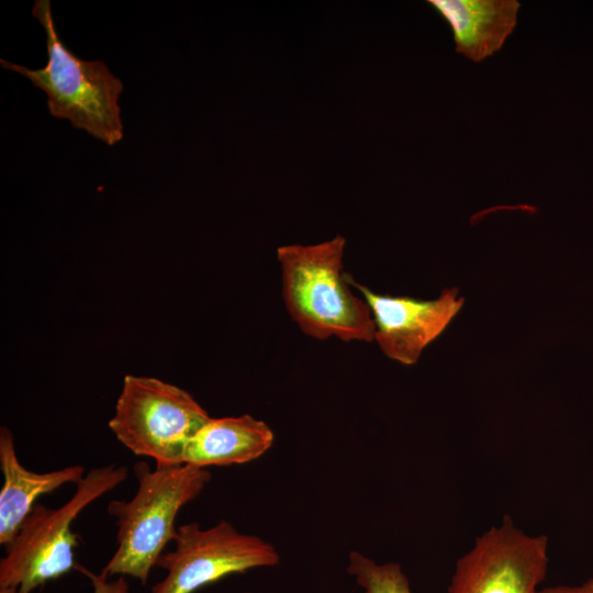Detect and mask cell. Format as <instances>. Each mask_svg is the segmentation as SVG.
Masks as SVG:
<instances>
[{
  "label": "cell",
  "mask_w": 593,
  "mask_h": 593,
  "mask_svg": "<svg viewBox=\"0 0 593 593\" xmlns=\"http://www.w3.org/2000/svg\"><path fill=\"white\" fill-rule=\"evenodd\" d=\"M547 567L548 537L527 535L505 516L457 560L447 593H538Z\"/></svg>",
  "instance_id": "52a82bcc"
},
{
  "label": "cell",
  "mask_w": 593,
  "mask_h": 593,
  "mask_svg": "<svg viewBox=\"0 0 593 593\" xmlns=\"http://www.w3.org/2000/svg\"><path fill=\"white\" fill-rule=\"evenodd\" d=\"M450 25L455 49L480 63L504 45L517 25V0H429Z\"/></svg>",
  "instance_id": "9c48e42d"
},
{
  "label": "cell",
  "mask_w": 593,
  "mask_h": 593,
  "mask_svg": "<svg viewBox=\"0 0 593 593\" xmlns=\"http://www.w3.org/2000/svg\"><path fill=\"white\" fill-rule=\"evenodd\" d=\"M128 475L124 466L109 463L90 470L61 506L36 503L0 560V588L31 593L46 582L76 570L77 534L71 525L92 502L121 484Z\"/></svg>",
  "instance_id": "277c9868"
},
{
  "label": "cell",
  "mask_w": 593,
  "mask_h": 593,
  "mask_svg": "<svg viewBox=\"0 0 593 593\" xmlns=\"http://www.w3.org/2000/svg\"><path fill=\"white\" fill-rule=\"evenodd\" d=\"M346 239L277 249L286 307L310 337L371 342L376 325L365 299L355 295L343 271Z\"/></svg>",
  "instance_id": "7a4b0ae2"
},
{
  "label": "cell",
  "mask_w": 593,
  "mask_h": 593,
  "mask_svg": "<svg viewBox=\"0 0 593 593\" xmlns=\"http://www.w3.org/2000/svg\"><path fill=\"white\" fill-rule=\"evenodd\" d=\"M0 593H18L15 588H0Z\"/></svg>",
  "instance_id": "9a60e30c"
},
{
  "label": "cell",
  "mask_w": 593,
  "mask_h": 593,
  "mask_svg": "<svg viewBox=\"0 0 593 593\" xmlns=\"http://www.w3.org/2000/svg\"><path fill=\"white\" fill-rule=\"evenodd\" d=\"M246 593H251V592H246Z\"/></svg>",
  "instance_id": "2e32d148"
},
{
  "label": "cell",
  "mask_w": 593,
  "mask_h": 593,
  "mask_svg": "<svg viewBox=\"0 0 593 593\" xmlns=\"http://www.w3.org/2000/svg\"><path fill=\"white\" fill-rule=\"evenodd\" d=\"M76 570L85 574L91 582L92 593H130V584L125 580V577H119L118 579H110L102 571L97 574L92 573L88 569L77 566Z\"/></svg>",
  "instance_id": "4fadbf2b"
},
{
  "label": "cell",
  "mask_w": 593,
  "mask_h": 593,
  "mask_svg": "<svg viewBox=\"0 0 593 593\" xmlns=\"http://www.w3.org/2000/svg\"><path fill=\"white\" fill-rule=\"evenodd\" d=\"M350 286L360 291L376 325L374 340L382 353L403 365H414L424 348L449 325L462 306L458 289H445L438 299L417 300L374 293L346 273Z\"/></svg>",
  "instance_id": "ba28073f"
},
{
  "label": "cell",
  "mask_w": 593,
  "mask_h": 593,
  "mask_svg": "<svg viewBox=\"0 0 593 593\" xmlns=\"http://www.w3.org/2000/svg\"><path fill=\"white\" fill-rule=\"evenodd\" d=\"M347 572L363 593H412L409 579L398 562L377 563L359 551H351Z\"/></svg>",
  "instance_id": "7c38bea8"
},
{
  "label": "cell",
  "mask_w": 593,
  "mask_h": 593,
  "mask_svg": "<svg viewBox=\"0 0 593 593\" xmlns=\"http://www.w3.org/2000/svg\"><path fill=\"white\" fill-rule=\"evenodd\" d=\"M133 470L135 494L108 505L115 519L116 549L102 572L108 577L128 575L146 584L165 547L175 538L179 511L202 493L212 477L208 469L188 463L152 469L139 460Z\"/></svg>",
  "instance_id": "6da1fadb"
},
{
  "label": "cell",
  "mask_w": 593,
  "mask_h": 593,
  "mask_svg": "<svg viewBox=\"0 0 593 593\" xmlns=\"http://www.w3.org/2000/svg\"><path fill=\"white\" fill-rule=\"evenodd\" d=\"M273 440L271 428L248 414L211 418L187 443L182 463L205 469L246 463L261 457Z\"/></svg>",
  "instance_id": "8fae6325"
},
{
  "label": "cell",
  "mask_w": 593,
  "mask_h": 593,
  "mask_svg": "<svg viewBox=\"0 0 593 593\" xmlns=\"http://www.w3.org/2000/svg\"><path fill=\"white\" fill-rule=\"evenodd\" d=\"M212 417L186 390L156 378L127 374L109 427L134 455L156 466L182 463L189 439Z\"/></svg>",
  "instance_id": "5b68a950"
},
{
  "label": "cell",
  "mask_w": 593,
  "mask_h": 593,
  "mask_svg": "<svg viewBox=\"0 0 593 593\" xmlns=\"http://www.w3.org/2000/svg\"><path fill=\"white\" fill-rule=\"evenodd\" d=\"M0 468L3 484L0 490V545L7 547L18 534L35 501L67 483L77 484L85 477L81 465L37 473L19 460L12 432L0 428Z\"/></svg>",
  "instance_id": "30bf717a"
},
{
  "label": "cell",
  "mask_w": 593,
  "mask_h": 593,
  "mask_svg": "<svg viewBox=\"0 0 593 593\" xmlns=\"http://www.w3.org/2000/svg\"><path fill=\"white\" fill-rule=\"evenodd\" d=\"M32 14L46 33L47 64L40 69H30L0 59L1 66L23 75L43 90L52 116L68 120L72 127L86 131L107 145L121 142V79L111 74L104 61L81 59L63 43L54 24L49 0H36Z\"/></svg>",
  "instance_id": "3957f363"
},
{
  "label": "cell",
  "mask_w": 593,
  "mask_h": 593,
  "mask_svg": "<svg viewBox=\"0 0 593 593\" xmlns=\"http://www.w3.org/2000/svg\"><path fill=\"white\" fill-rule=\"evenodd\" d=\"M538 593H593V578L586 580L581 585L548 586L539 590Z\"/></svg>",
  "instance_id": "5bb4252c"
},
{
  "label": "cell",
  "mask_w": 593,
  "mask_h": 593,
  "mask_svg": "<svg viewBox=\"0 0 593 593\" xmlns=\"http://www.w3.org/2000/svg\"><path fill=\"white\" fill-rule=\"evenodd\" d=\"M172 541L175 549L161 553L156 563L167 574L150 593H193L228 574L280 561L270 542L240 533L226 521L206 529L198 523L183 524L177 527Z\"/></svg>",
  "instance_id": "8992f818"
}]
</instances>
